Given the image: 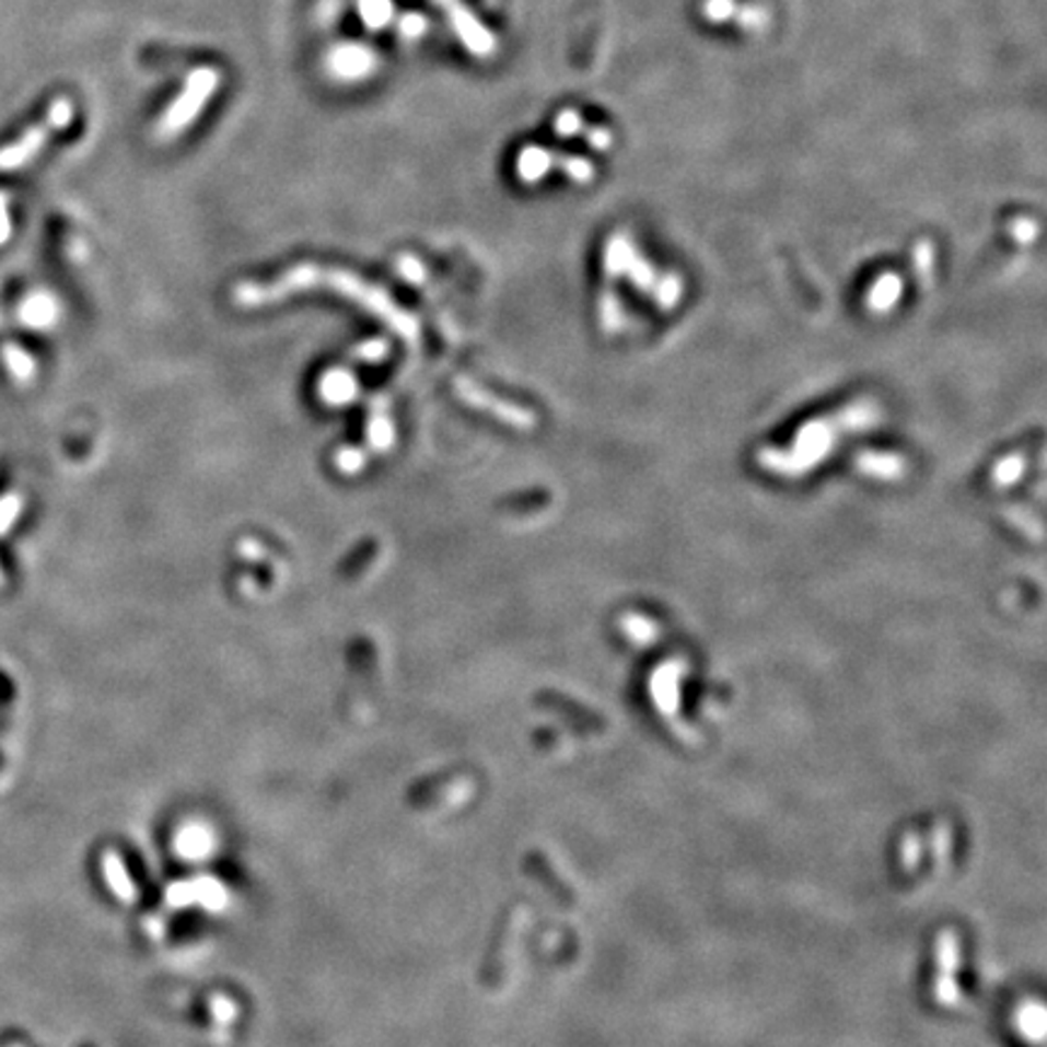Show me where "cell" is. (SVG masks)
Listing matches in <instances>:
<instances>
[{
    "label": "cell",
    "instance_id": "1",
    "mask_svg": "<svg viewBox=\"0 0 1047 1047\" xmlns=\"http://www.w3.org/2000/svg\"><path fill=\"white\" fill-rule=\"evenodd\" d=\"M313 289H328L330 294L352 301L354 306L376 315L403 342L415 345L420 340L418 318L400 309L398 303L388 296V291L376 284H369L367 279L349 272V269L301 263L287 269V272L279 275L277 279L265 281V284L263 281H243V284L233 289V301L243 309H260Z\"/></svg>",
    "mask_w": 1047,
    "mask_h": 1047
},
{
    "label": "cell",
    "instance_id": "2",
    "mask_svg": "<svg viewBox=\"0 0 1047 1047\" xmlns=\"http://www.w3.org/2000/svg\"><path fill=\"white\" fill-rule=\"evenodd\" d=\"M219 81H221L219 71L209 69V66H201V69L189 73L183 93L167 105L161 121H158L155 137L161 141H171L177 137V133H183L189 124L201 115V109L207 107L209 97L217 93Z\"/></svg>",
    "mask_w": 1047,
    "mask_h": 1047
},
{
    "label": "cell",
    "instance_id": "3",
    "mask_svg": "<svg viewBox=\"0 0 1047 1047\" xmlns=\"http://www.w3.org/2000/svg\"><path fill=\"white\" fill-rule=\"evenodd\" d=\"M73 119V105L69 100H56L49 107L47 117H44L35 127H30L22 137L0 149V171H18V167L27 165L32 158H37L39 151L47 146L51 133L66 129Z\"/></svg>",
    "mask_w": 1047,
    "mask_h": 1047
},
{
    "label": "cell",
    "instance_id": "4",
    "mask_svg": "<svg viewBox=\"0 0 1047 1047\" xmlns=\"http://www.w3.org/2000/svg\"><path fill=\"white\" fill-rule=\"evenodd\" d=\"M454 393L458 396V400H464L466 405H470L473 410L488 412L490 418L512 424L514 430H532L534 422H536V415L532 410H526V408H522V405H514L510 400L498 398L495 393L486 391L480 384H476L473 379L456 376L454 379Z\"/></svg>",
    "mask_w": 1047,
    "mask_h": 1047
},
{
    "label": "cell",
    "instance_id": "5",
    "mask_svg": "<svg viewBox=\"0 0 1047 1047\" xmlns=\"http://www.w3.org/2000/svg\"><path fill=\"white\" fill-rule=\"evenodd\" d=\"M434 3L444 10L456 32V37L470 54L490 56L495 51L492 32L480 25V20L470 13V8H466L461 0H434Z\"/></svg>",
    "mask_w": 1047,
    "mask_h": 1047
},
{
    "label": "cell",
    "instance_id": "6",
    "mask_svg": "<svg viewBox=\"0 0 1047 1047\" xmlns=\"http://www.w3.org/2000/svg\"><path fill=\"white\" fill-rule=\"evenodd\" d=\"M376 69V54L364 44H340L328 56V71L337 81H362Z\"/></svg>",
    "mask_w": 1047,
    "mask_h": 1047
},
{
    "label": "cell",
    "instance_id": "7",
    "mask_svg": "<svg viewBox=\"0 0 1047 1047\" xmlns=\"http://www.w3.org/2000/svg\"><path fill=\"white\" fill-rule=\"evenodd\" d=\"M369 420H367V452L369 454H388L396 446V424L388 412V398L376 393L369 400Z\"/></svg>",
    "mask_w": 1047,
    "mask_h": 1047
},
{
    "label": "cell",
    "instance_id": "8",
    "mask_svg": "<svg viewBox=\"0 0 1047 1047\" xmlns=\"http://www.w3.org/2000/svg\"><path fill=\"white\" fill-rule=\"evenodd\" d=\"M359 393H362V384H359L354 369L349 367H333L318 379V398L330 408L352 405Z\"/></svg>",
    "mask_w": 1047,
    "mask_h": 1047
},
{
    "label": "cell",
    "instance_id": "9",
    "mask_svg": "<svg viewBox=\"0 0 1047 1047\" xmlns=\"http://www.w3.org/2000/svg\"><path fill=\"white\" fill-rule=\"evenodd\" d=\"M18 318L30 330H49L59 321V301L49 291H32L22 299Z\"/></svg>",
    "mask_w": 1047,
    "mask_h": 1047
},
{
    "label": "cell",
    "instance_id": "10",
    "mask_svg": "<svg viewBox=\"0 0 1047 1047\" xmlns=\"http://www.w3.org/2000/svg\"><path fill=\"white\" fill-rule=\"evenodd\" d=\"M556 158L550 151L538 149V146H528L516 158V175H520L522 183H538V179L546 177V173L554 167Z\"/></svg>",
    "mask_w": 1047,
    "mask_h": 1047
},
{
    "label": "cell",
    "instance_id": "11",
    "mask_svg": "<svg viewBox=\"0 0 1047 1047\" xmlns=\"http://www.w3.org/2000/svg\"><path fill=\"white\" fill-rule=\"evenodd\" d=\"M0 357H3V364L10 371V376L20 381V384H27V381L35 379V371H37L35 357L25 352L20 345L5 342L3 347H0Z\"/></svg>",
    "mask_w": 1047,
    "mask_h": 1047
},
{
    "label": "cell",
    "instance_id": "12",
    "mask_svg": "<svg viewBox=\"0 0 1047 1047\" xmlns=\"http://www.w3.org/2000/svg\"><path fill=\"white\" fill-rule=\"evenodd\" d=\"M798 439H801L805 464H810L813 458L817 461L827 454V449L831 444V432L825 422H815V424H805V430Z\"/></svg>",
    "mask_w": 1047,
    "mask_h": 1047
},
{
    "label": "cell",
    "instance_id": "13",
    "mask_svg": "<svg viewBox=\"0 0 1047 1047\" xmlns=\"http://www.w3.org/2000/svg\"><path fill=\"white\" fill-rule=\"evenodd\" d=\"M859 468L869 476L875 478H897L903 476V458L891 456V454H861L859 456Z\"/></svg>",
    "mask_w": 1047,
    "mask_h": 1047
},
{
    "label": "cell",
    "instance_id": "14",
    "mask_svg": "<svg viewBox=\"0 0 1047 1047\" xmlns=\"http://www.w3.org/2000/svg\"><path fill=\"white\" fill-rule=\"evenodd\" d=\"M359 15L369 30H384L393 22L391 0H359Z\"/></svg>",
    "mask_w": 1047,
    "mask_h": 1047
},
{
    "label": "cell",
    "instance_id": "15",
    "mask_svg": "<svg viewBox=\"0 0 1047 1047\" xmlns=\"http://www.w3.org/2000/svg\"><path fill=\"white\" fill-rule=\"evenodd\" d=\"M369 458H371V454L362 446H342V449H337L335 456H333L335 468L340 470L342 476H357V473H362L369 464Z\"/></svg>",
    "mask_w": 1047,
    "mask_h": 1047
},
{
    "label": "cell",
    "instance_id": "16",
    "mask_svg": "<svg viewBox=\"0 0 1047 1047\" xmlns=\"http://www.w3.org/2000/svg\"><path fill=\"white\" fill-rule=\"evenodd\" d=\"M391 354V342L384 340V337H371V340L359 342L352 352H349V359L352 362H362V364H379Z\"/></svg>",
    "mask_w": 1047,
    "mask_h": 1047
},
{
    "label": "cell",
    "instance_id": "17",
    "mask_svg": "<svg viewBox=\"0 0 1047 1047\" xmlns=\"http://www.w3.org/2000/svg\"><path fill=\"white\" fill-rule=\"evenodd\" d=\"M899 291H903V284H899V279L893 277V275H885V277L875 284V291L871 294V306L877 309V311L891 309L893 303L899 299Z\"/></svg>",
    "mask_w": 1047,
    "mask_h": 1047
},
{
    "label": "cell",
    "instance_id": "18",
    "mask_svg": "<svg viewBox=\"0 0 1047 1047\" xmlns=\"http://www.w3.org/2000/svg\"><path fill=\"white\" fill-rule=\"evenodd\" d=\"M22 504L25 502L15 492H8L0 498V536H5L15 526L18 516L22 514Z\"/></svg>",
    "mask_w": 1047,
    "mask_h": 1047
},
{
    "label": "cell",
    "instance_id": "19",
    "mask_svg": "<svg viewBox=\"0 0 1047 1047\" xmlns=\"http://www.w3.org/2000/svg\"><path fill=\"white\" fill-rule=\"evenodd\" d=\"M398 272L405 281H410V284H424V279H427V269L424 265L418 260V257H412V255H403L400 260H398Z\"/></svg>",
    "mask_w": 1047,
    "mask_h": 1047
},
{
    "label": "cell",
    "instance_id": "20",
    "mask_svg": "<svg viewBox=\"0 0 1047 1047\" xmlns=\"http://www.w3.org/2000/svg\"><path fill=\"white\" fill-rule=\"evenodd\" d=\"M398 30H400V35L403 37H408V39H420L424 32H427V20L418 13H410V15H403L398 20Z\"/></svg>",
    "mask_w": 1047,
    "mask_h": 1047
},
{
    "label": "cell",
    "instance_id": "21",
    "mask_svg": "<svg viewBox=\"0 0 1047 1047\" xmlns=\"http://www.w3.org/2000/svg\"><path fill=\"white\" fill-rule=\"evenodd\" d=\"M1021 473H1023L1021 458H1013V456H1011V458L1001 461V464L994 468V478H997L999 482H1004V486H1007V482L1016 480V478L1021 476Z\"/></svg>",
    "mask_w": 1047,
    "mask_h": 1047
},
{
    "label": "cell",
    "instance_id": "22",
    "mask_svg": "<svg viewBox=\"0 0 1047 1047\" xmlns=\"http://www.w3.org/2000/svg\"><path fill=\"white\" fill-rule=\"evenodd\" d=\"M10 235H13V221H10L5 197H0V245H5L10 241Z\"/></svg>",
    "mask_w": 1047,
    "mask_h": 1047
},
{
    "label": "cell",
    "instance_id": "23",
    "mask_svg": "<svg viewBox=\"0 0 1047 1047\" xmlns=\"http://www.w3.org/2000/svg\"><path fill=\"white\" fill-rule=\"evenodd\" d=\"M580 127H582L580 119L575 115H570V112H566V115H560L556 119V129L558 133H562V137H572V133L580 131Z\"/></svg>",
    "mask_w": 1047,
    "mask_h": 1047
},
{
    "label": "cell",
    "instance_id": "24",
    "mask_svg": "<svg viewBox=\"0 0 1047 1047\" xmlns=\"http://www.w3.org/2000/svg\"><path fill=\"white\" fill-rule=\"evenodd\" d=\"M0 584H3V570H0Z\"/></svg>",
    "mask_w": 1047,
    "mask_h": 1047
}]
</instances>
